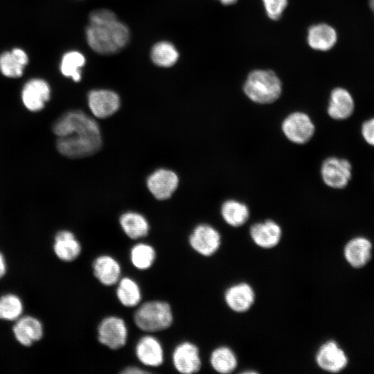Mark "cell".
I'll list each match as a JSON object with an SVG mask.
<instances>
[{
  "label": "cell",
  "mask_w": 374,
  "mask_h": 374,
  "mask_svg": "<svg viewBox=\"0 0 374 374\" xmlns=\"http://www.w3.org/2000/svg\"><path fill=\"white\" fill-rule=\"evenodd\" d=\"M89 46L100 54H112L123 48L130 37L128 28L109 10L91 12L86 28Z\"/></svg>",
  "instance_id": "7a4b0ae2"
},
{
  "label": "cell",
  "mask_w": 374,
  "mask_h": 374,
  "mask_svg": "<svg viewBox=\"0 0 374 374\" xmlns=\"http://www.w3.org/2000/svg\"><path fill=\"white\" fill-rule=\"evenodd\" d=\"M119 221L122 229L131 239L136 240L143 238L149 232L148 222L138 213H125L121 216Z\"/></svg>",
  "instance_id": "d4e9b609"
},
{
  "label": "cell",
  "mask_w": 374,
  "mask_h": 374,
  "mask_svg": "<svg viewBox=\"0 0 374 374\" xmlns=\"http://www.w3.org/2000/svg\"><path fill=\"white\" fill-rule=\"evenodd\" d=\"M172 360L177 371L183 374L197 373L202 366L199 350L190 341H183L175 346Z\"/></svg>",
  "instance_id": "30bf717a"
},
{
  "label": "cell",
  "mask_w": 374,
  "mask_h": 374,
  "mask_svg": "<svg viewBox=\"0 0 374 374\" xmlns=\"http://www.w3.org/2000/svg\"><path fill=\"white\" fill-rule=\"evenodd\" d=\"M224 6H230L235 3L238 0H219Z\"/></svg>",
  "instance_id": "d590c367"
},
{
  "label": "cell",
  "mask_w": 374,
  "mask_h": 374,
  "mask_svg": "<svg viewBox=\"0 0 374 374\" xmlns=\"http://www.w3.org/2000/svg\"><path fill=\"white\" fill-rule=\"evenodd\" d=\"M116 296L125 307L133 308L141 300V291L139 284L130 277L121 278L117 283Z\"/></svg>",
  "instance_id": "484cf974"
},
{
  "label": "cell",
  "mask_w": 374,
  "mask_h": 374,
  "mask_svg": "<svg viewBox=\"0 0 374 374\" xmlns=\"http://www.w3.org/2000/svg\"><path fill=\"white\" fill-rule=\"evenodd\" d=\"M355 110V100L350 92L346 88H334L329 97L327 112L335 120L349 118Z\"/></svg>",
  "instance_id": "e0dca14e"
},
{
  "label": "cell",
  "mask_w": 374,
  "mask_h": 374,
  "mask_svg": "<svg viewBox=\"0 0 374 374\" xmlns=\"http://www.w3.org/2000/svg\"><path fill=\"white\" fill-rule=\"evenodd\" d=\"M23 312L21 299L14 294H6L0 298V319L6 321L17 320Z\"/></svg>",
  "instance_id": "4dcf8cb0"
},
{
  "label": "cell",
  "mask_w": 374,
  "mask_h": 374,
  "mask_svg": "<svg viewBox=\"0 0 374 374\" xmlns=\"http://www.w3.org/2000/svg\"><path fill=\"white\" fill-rule=\"evenodd\" d=\"M28 62V55L22 48L4 51L0 53V73L8 78H18L23 75Z\"/></svg>",
  "instance_id": "2e32d148"
},
{
  "label": "cell",
  "mask_w": 374,
  "mask_h": 374,
  "mask_svg": "<svg viewBox=\"0 0 374 374\" xmlns=\"http://www.w3.org/2000/svg\"><path fill=\"white\" fill-rule=\"evenodd\" d=\"M220 212L224 222L233 227L244 225L250 215L249 207L244 203L233 199L223 202Z\"/></svg>",
  "instance_id": "603a6c76"
},
{
  "label": "cell",
  "mask_w": 374,
  "mask_h": 374,
  "mask_svg": "<svg viewBox=\"0 0 374 374\" xmlns=\"http://www.w3.org/2000/svg\"><path fill=\"white\" fill-rule=\"evenodd\" d=\"M94 276L103 285L112 286L121 278V267L114 257L109 255L98 256L92 264Z\"/></svg>",
  "instance_id": "ffe728a7"
},
{
  "label": "cell",
  "mask_w": 374,
  "mask_h": 374,
  "mask_svg": "<svg viewBox=\"0 0 374 374\" xmlns=\"http://www.w3.org/2000/svg\"><path fill=\"white\" fill-rule=\"evenodd\" d=\"M58 137L56 146L60 154L69 158H82L96 152L102 139L98 123L79 110L62 114L53 125Z\"/></svg>",
  "instance_id": "6da1fadb"
},
{
  "label": "cell",
  "mask_w": 374,
  "mask_h": 374,
  "mask_svg": "<svg viewBox=\"0 0 374 374\" xmlns=\"http://www.w3.org/2000/svg\"><path fill=\"white\" fill-rule=\"evenodd\" d=\"M368 4L370 10H371L374 16V0H368Z\"/></svg>",
  "instance_id": "8d00e7d4"
},
{
  "label": "cell",
  "mask_w": 374,
  "mask_h": 374,
  "mask_svg": "<svg viewBox=\"0 0 374 374\" xmlns=\"http://www.w3.org/2000/svg\"><path fill=\"white\" fill-rule=\"evenodd\" d=\"M371 244L364 238H356L348 242L344 249L347 261L355 267L364 265L371 257Z\"/></svg>",
  "instance_id": "cb8c5ba5"
},
{
  "label": "cell",
  "mask_w": 374,
  "mask_h": 374,
  "mask_svg": "<svg viewBox=\"0 0 374 374\" xmlns=\"http://www.w3.org/2000/svg\"><path fill=\"white\" fill-rule=\"evenodd\" d=\"M51 89L46 80L33 78L27 80L21 91V98L24 107L30 112H39L50 100Z\"/></svg>",
  "instance_id": "9c48e42d"
},
{
  "label": "cell",
  "mask_w": 374,
  "mask_h": 374,
  "mask_svg": "<svg viewBox=\"0 0 374 374\" xmlns=\"http://www.w3.org/2000/svg\"><path fill=\"white\" fill-rule=\"evenodd\" d=\"M6 271V264L5 258L0 252V279L5 275Z\"/></svg>",
  "instance_id": "e575fe53"
},
{
  "label": "cell",
  "mask_w": 374,
  "mask_h": 374,
  "mask_svg": "<svg viewBox=\"0 0 374 374\" xmlns=\"http://www.w3.org/2000/svg\"><path fill=\"white\" fill-rule=\"evenodd\" d=\"M122 373L125 374H140V373H148L149 371L141 369L137 366H132L126 367L123 371H121Z\"/></svg>",
  "instance_id": "836d02e7"
},
{
  "label": "cell",
  "mask_w": 374,
  "mask_h": 374,
  "mask_svg": "<svg viewBox=\"0 0 374 374\" xmlns=\"http://www.w3.org/2000/svg\"><path fill=\"white\" fill-rule=\"evenodd\" d=\"M224 301L233 312L243 313L248 311L255 301L256 294L253 287L247 283L234 284L224 292Z\"/></svg>",
  "instance_id": "5bb4252c"
},
{
  "label": "cell",
  "mask_w": 374,
  "mask_h": 374,
  "mask_svg": "<svg viewBox=\"0 0 374 374\" xmlns=\"http://www.w3.org/2000/svg\"><path fill=\"white\" fill-rule=\"evenodd\" d=\"M178 183L179 179L176 173L161 168L149 176L147 186L155 198L164 200L172 195L178 186Z\"/></svg>",
  "instance_id": "7c38bea8"
},
{
  "label": "cell",
  "mask_w": 374,
  "mask_h": 374,
  "mask_svg": "<svg viewBox=\"0 0 374 374\" xmlns=\"http://www.w3.org/2000/svg\"><path fill=\"white\" fill-rule=\"evenodd\" d=\"M85 64V57L78 51H69L62 56L60 71L66 77L78 82L81 79V69Z\"/></svg>",
  "instance_id": "83f0119b"
},
{
  "label": "cell",
  "mask_w": 374,
  "mask_h": 374,
  "mask_svg": "<svg viewBox=\"0 0 374 374\" xmlns=\"http://www.w3.org/2000/svg\"><path fill=\"white\" fill-rule=\"evenodd\" d=\"M138 360L148 367L161 366L164 359L163 346L155 337L146 335L141 337L135 346Z\"/></svg>",
  "instance_id": "4fadbf2b"
},
{
  "label": "cell",
  "mask_w": 374,
  "mask_h": 374,
  "mask_svg": "<svg viewBox=\"0 0 374 374\" xmlns=\"http://www.w3.org/2000/svg\"><path fill=\"white\" fill-rule=\"evenodd\" d=\"M212 368L217 373L228 374L232 373L238 366V359L235 353L227 346H220L214 349L210 356Z\"/></svg>",
  "instance_id": "4316f807"
},
{
  "label": "cell",
  "mask_w": 374,
  "mask_h": 374,
  "mask_svg": "<svg viewBox=\"0 0 374 374\" xmlns=\"http://www.w3.org/2000/svg\"><path fill=\"white\" fill-rule=\"evenodd\" d=\"M282 86L280 79L273 71L255 69L248 74L243 91L253 103L270 104L280 96Z\"/></svg>",
  "instance_id": "3957f363"
},
{
  "label": "cell",
  "mask_w": 374,
  "mask_h": 374,
  "mask_svg": "<svg viewBox=\"0 0 374 374\" xmlns=\"http://www.w3.org/2000/svg\"><path fill=\"white\" fill-rule=\"evenodd\" d=\"M130 259L132 265L139 270L150 269L156 259L154 248L147 243H137L130 251Z\"/></svg>",
  "instance_id": "f1b7e54d"
},
{
  "label": "cell",
  "mask_w": 374,
  "mask_h": 374,
  "mask_svg": "<svg viewBox=\"0 0 374 374\" xmlns=\"http://www.w3.org/2000/svg\"><path fill=\"white\" fill-rule=\"evenodd\" d=\"M281 129L285 137L296 144H305L313 136L314 124L305 113L295 112L287 115L283 120Z\"/></svg>",
  "instance_id": "5b68a950"
},
{
  "label": "cell",
  "mask_w": 374,
  "mask_h": 374,
  "mask_svg": "<svg viewBox=\"0 0 374 374\" xmlns=\"http://www.w3.org/2000/svg\"><path fill=\"white\" fill-rule=\"evenodd\" d=\"M337 40L336 29L326 23L314 24L308 30L307 42L315 51H328L336 45Z\"/></svg>",
  "instance_id": "d6986e66"
},
{
  "label": "cell",
  "mask_w": 374,
  "mask_h": 374,
  "mask_svg": "<svg viewBox=\"0 0 374 374\" xmlns=\"http://www.w3.org/2000/svg\"><path fill=\"white\" fill-rule=\"evenodd\" d=\"M190 247L201 256L208 257L215 254L221 245L220 233L208 224H200L195 227L189 236Z\"/></svg>",
  "instance_id": "ba28073f"
},
{
  "label": "cell",
  "mask_w": 374,
  "mask_h": 374,
  "mask_svg": "<svg viewBox=\"0 0 374 374\" xmlns=\"http://www.w3.org/2000/svg\"><path fill=\"white\" fill-rule=\"evenodd\" d=\"M53 250L61 260L71 262L79 256L82 247L72 232L62 230L55 236Z\"/></svg>",
  "instance_id": "7402d4cb"
},
{
  "label": "cell",
  "mask_w": 374,
  "mask_h": 374,
  "mask_svg": "<svg viewBox=\"0 0 374 374\" xmlns=\"http://www.w3.org/2000/svg\"><path fill=\"white\" fill-rule=\"evenodd\" d=\"M251 240L258 247L271 249L276 247L282 237L280 225L272 220L252 224L249 229Z\"/></svg>",
  "instance_id": "9a60e30c"
},
{
  "label": "cell",
  "mask_w": 374,
  "mask_h": 374,
  "mask_svg": "<svg viewBox=\"0 0 374 374\" xmlns=\"http://www.w3.org/2000/svg\"><path fill=\"white\" fill-rule=\"evenodd\" d=\"M128 330L125 321L117 316L104 318L98 326V340L112 350L123 347L127 342Z\"/></svg>",
  "instance_id": "8992f818"
},
{
  "label": "cell",
  "mask_w": 374,
  "mask_h": 374,
  "mask_svg": "<svg viewBox=\"0 0 374 374\" xmlns=\"http://www.w3.org/2000/svg\"><path fill=\"white\" fill-rule=\"evenodd\" d=\"M150 56L154 64L162 67H169L177 62L179 53L172 44L162 41L152 46Z\"/></svg>",
  "instance_id": "f546056e"
},
{
  "label": "cell",
  "mask_w": 374,
  "mask_h": 374,
  "mask_svg": "<svg viewBox=\"0 0 374 374\" xmlns=\"http://www.w3.org/2000/svg\"><path fill=\"white\" fill-rule=\"evenodd\" d=\"M321 175L324 184L335 189L345 188L352 177V166L344 158H326L321 167Z\"/></svg>",
  "instance_id": "52a82bcc"
},
{
  "label": "cell",
  "mask_w": 374,
  "mask_h": 374,
  "mask_svg": "<svg viewBox=\"0 0 374 374\" xmlns=\"http://www.w3.org/2000/svg\"><path fill=\"white\" fill-rule=\"evenodd\" d=\"M87 98L91 112L99 118L112 116L120 107V98L113 91L94 89L89 91Z\"/></svg>",
  "instance_id": "8fae6325"
},
{
  "label": "cell",
  "mask_w": 374,
  "mask_h": 374,
  "mask_svg": "<svg viewBox=\"0 0 374 374\" xmlns=\"http://www.w3.org/2000/svg\"><path fill=\"white\" fill-rule=\"evenodd\" d=\"M12 331L17 341L25 346H31L43 336L42 324L38 319L30 316L19 318Z\"/></svg>",
  "instance_id": "44dd1931"
},
{
  "label": "cell",
  "mask_w": 374,
  "mask_h": 374,
  "mask_svg": "<svg viewBox=\"0 0 374 374\" xmlns=\"http://www.w3.org/2000/svg\"><path fill=\"white\" fill-rule=\"evenodd\" d=\"M135 325L142 331L152 333L168 329L173 322L170 304L154 300L141 304L134 314Z\"/></svg>",
  "instance_id": "277c9868"
},
{
  "label": "cell",
  "mask_w": 374,
  "mask_h": 374,
  "mask_svg": "<svg viewBox=\"0 0 374 374\" xmlns=\"http://www.w3.org/2000/svg\"><path fill=\"white\" fill-rule=\"evenodd\" d=\"M361 134L364 141L368 145L374 147V117L362 123Z\"/></svg>",
  "instance_id": "d6a6232c"
},
{
  "label": "cell",
  "mask_w": 374,
  "mask_h": 374,
  "mask_svg": "<svg viewBox=\"0 0 374 374\" xmlns=\"http://www.w3.org/2000/svg\"><path fill=\"white\" fill-rule=\"evenodd\" d=\"M317 365L323 370L337 373L347 364V357L344 352L333 341L323 344L316 355Z\"/></svg>",
  "instance_id": "ac0fdd59"
},
{
  "label": "cell",
  "mask_w": 374,
  "mask_h": 374,
  "mask_svg": "<svg viewBox=\"0 0 374 374\" xmlns=\"http://www.w3.org/2000/svg\"><path fill=\"white\" fill-rule=\"evenodd\" d=\"M267 17L271 20H278L288 5V0H262Z\"/></svg>",
  "instance_id": "1f68e13d"
}]
</instances>
